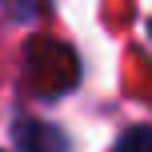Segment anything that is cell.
I'll use <instances>...</instances> for the list:
<instances>
[{"label":"cell","instance_id":"6da1fadb","mask_svg":"<svg viewBox=\"0 0 152 152\" xmlns=\"http://www.w3.org/2000/svg\"><path fill=\"white\" fill-rule=\"evenodd\" d=\"M24 64H28V84L40 96H64L80 84V60L64 40H44L36 36L24 48Z\"/></svg>","mask_w":152,"mask_h":152},{"label":"cell","instance_id":"7a4b0ae2","mask_svg":"<svg viewBox=\"0 0 152 152\" xmlns=\"http://www.w3.org/2000/svg\"><path fill=\"white\" fill-rule=\"evenodd\" d=\"M16 144H20L24 152H64V148H68V140H64L52 124L20 116V120H16Z\"/></svg>","mask_w":152,"mask_h":152},{"label":"cell","instance_id":"3957f363","mask_svg":"<svg viewBox=\"0 0 152 152\" xmlns=\"http://www.w3.org/2000/svg\"><path fill=\"white\" fill-rule=\"evenodd\" d=\"M116 152H152V128L136 124V128H124L116 140Z\"/></svg>","mask_w":152,"mask_h":152}]
</instances>
